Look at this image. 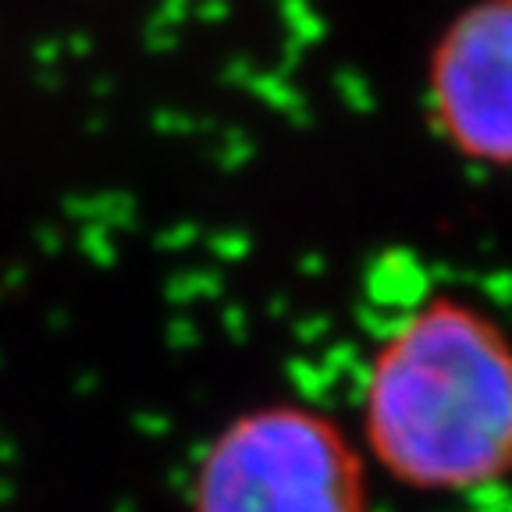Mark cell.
Segmentation results:
<instances>
[{
	"mask_svg": "<svg viewBox=\"0 0 512 512\" xmlns=\"http://www.w3.org/2000/svg\"><path fill=\"white\" fill-rule=\"evenodd\" d=\"M189 512H370L367 459L328 413L267 402L210 438Z\"/></svg>",
	"mask_w": 512,
	"mask_h": 512,
	"instance_id": "obj_2",
	"label": "cell"
},
{
	"mask_svg": "<svg viewBox=\"0 0 512 512\" xmlns=\"http://www.w3.org/2000/svg\"><path fill=\"white\" fill-rule=\"evenodd\" d=\"M363 448L420 495H470L512 477V335L463 296L424 299L370 356Z\"/></svg>",
	"mask_w": 512,
	"mask_h": 512,
	"instance_id": "obj_1",
	"label": "cell"
},
{
	"mask_svg": "<svg viewBox=\"0 0 512 512\" xmlns=\"http://www.w3.org/2000/svg\"><path fill=\"white\" fill-rule=\"evenodd\" d=\"M431 121L459 157L512 168V0H473L427 61Z\"/></svg>",
	"mask_w": 512,
	"mask_h": 512,
	"instance_id": "obj_3",
	"label": "cell"
}]
</instances>
